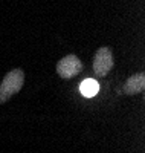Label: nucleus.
I'll list each match as a JSON object with an SVG mask.
<instances>
[{"mask_svg":"<svg viewBox=\"0 0 145 153\" xmlns=\"http://www.w3.org/2000/svg\"><path fill=\"white\" fill-rule=\"evenodd\" d=\"M144 89H145V75L142 72L131 75L124 84V92L127 95H138Z\"/></svg>","mask_w":145,"mask_h":153,"instance_id":"nucleus-4","label":"nucleus"},{"mask_svg":"<svg viewBox=\"0 0 145 153\" xmlns=\"http://www.w3.org/2000/svg\"><path fill=\"white\" fill-rule=\"evenodd\" d=\"M80 91H81V94L84 97L90 98V97H93V95H96L99 92V84L95 80H84L81 83V86H80Z\"/></svg>","mask_w":145,"mask_h":153,"instance_id":"nucleus-5","label":"nucleus"},{"mask_svg":"<svg viewBox=\"0 0 145 153\" xmlns=\"http://www.w3.org/2000/svg\"><path fill=\"white\" fill-rule=\"evenodd\" d=\"M113 65H115L113 54L109 48H101L96 51L93 58V72L96 76H105L112 71Z\"/></svg>","mask_w":145,"mask_h":153,"instance_id":"nucleus-2","label":"nucleus"},{"mask_svg":"<svg viewBox=\"0 0 145 153\" xmlns=\"http://www.w3.org/2000/svg\"><path fill=\"white\" fill-rule=\"evenodd\" d=\"M83 71V63L76 55H66L57 65V74L61 78H72Z\"/></svg>","mask_w":145,"mask_h":153,"instance_id":"nucleus-3","label":"nucleus"},{"mask_svg":"<svg viewBox=\"0 0 145 153\" xmlns=\"http://www.w3.org/2000/svg\"><path fill=\"white\" fill-rule=\"evenodd\" d=\"M24 83V74L21 69H14L9 71L5 78L0 83V103H6L14 95L20 92Z\"/></svg>","mask_w":145,"mask_h":153,"instance_id":"nucleus-1","label":"nucleus"}]
</instances>
